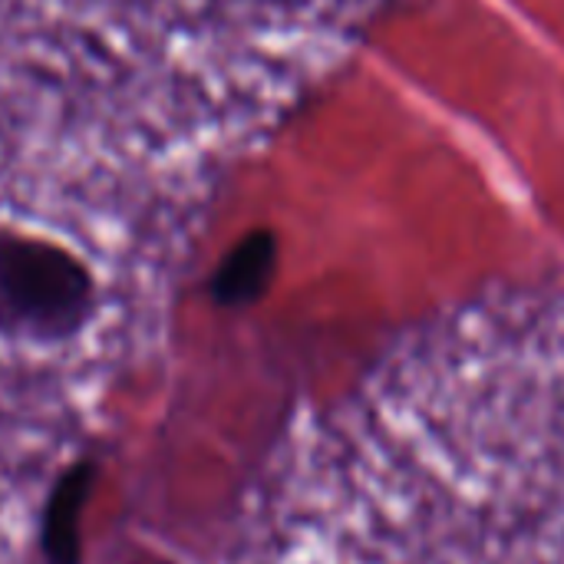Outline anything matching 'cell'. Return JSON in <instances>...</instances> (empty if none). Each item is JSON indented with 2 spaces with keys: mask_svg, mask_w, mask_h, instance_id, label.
I'll return each instance as SVG.
<instances>
[{
  "mask_svg": "<svg viewBox=\"0 0 564 564\" xmlns=\"http://www.w3.org/2000/svg\"><path fill=\"white\" fill-rule=\"evenodd\" d=\"M99 314V271L69 238L0 218V340L66 347Z\"/></svg>",
  "mask_w": 564,
  "mask_h": 564,
  "instance_id": "6da1fadb",
  "label": "cell"
},
{
  "mask_svg": "<svg viewBox=\"0 0 564 564\" xmlns=\"http://www.w3.org/2000/svg\"><path fill=\"white\" fill-rule=\"evenodd\" d=\"M99 459L93 453L76 456L53 479L40 516V555L43 564H83V529L93 489L99 482Z\"/></svg>",
  "mask_w": 564,
  "mask_h": 564,
  "instance_id": "7a4b0ae2",
  "label": "cell"
},
{
  "mask_svg": "<svg viewBox=\"0 0 564 564\" xmlns=\"http://www.w3.org/2000/svg\"><path fill=\"white\" fill-rule=\"evenodd\" d=\"M278 245L271 231H248L238 238L208 278V294L221 307L251 304L274 274Z\"/></svg>",
  "mask_w": 564,
  "mask_h": 564,
  "instance_id": "3957f363",
  "label": "cell"
}]
</instances>
